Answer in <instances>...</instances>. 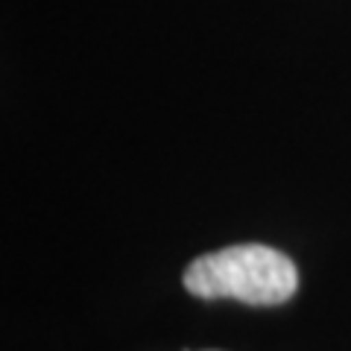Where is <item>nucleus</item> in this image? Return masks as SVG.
<instances>
[{
    "label": "nucleus",
    "instance_id": "nucleus-1",
    "mask_svg": "<svg viewBox=\"0 0 351 351\" xmlns=\"http://www.w3.org/2000/svg\"><path fill=\"white\" fill-rule=\"evenodd\" d=\"M184 290L196 299H237L252 307H276L299 290L293 258L263 243H237L188 263Z\"/></svg>",
    "mask_w": 351,
    "mask_h": 351
}]
</instances>
